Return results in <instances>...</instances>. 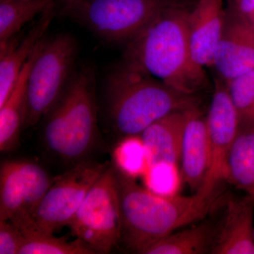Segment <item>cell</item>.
I'll return each mask as SVG.
<instances>
[{"mask_svg":"<svg viewBox=\"0 0 254 254\" xmlns=\"http://www.w3.org/2000/svg\"><path fill=\"white\" fill-rule=\"evenodd\" d=\"M210 162L203 185L197 191L215 193L218 185L226 181L227 165L230 150L240 129V120L229 93L227 82L217 76L208 115Z\"/></svg>","mask_w":254,"mask_h":254,"instance_id":"9c48e42d","label":"cell"},{"mask_svg":"<svg viewBox=\"0 0 254 254\" xmlns=\"http://www.w3.org/2000/svg\"><path fill=\"white\" fill-rule=\"evenodd\" d=\"M219 222L207 220L190 228L173 232L148 246L140 254H211L218 234Z\"/></svg>","mask_w":254,"mask_h":254,"instance_id":"e0dca14e","label":"cell"},{"mask_svg":"<svg viewBox=\"0 0 254 254\" xmlns=\"http://www.w3.org/2000/svg\"><path fill=\"white\" fill-rule=\"evenodd\" d=\"M55 14L54 3L38 16L36 23L20 41L12 39L0 46V107L11 94L21 70L39 42L46 37Z\"/></svg>","mask_w":254,"mask_h":254,"instance_id":"4fadbf2b","label":"cell"},{"mask_svg":"<svg viewBox=\"0 0 254 254\" xmlns=\"http://www.w3.org/2000/svg\"><path fill=\"white\" fill-rule=\"evenodd\" d=\"M77 53L68 33L45 38L28 76L23 128L36 125L60 99L75 72Z\"/></svg>","mask_w":254,"mask_h":254,"instance_id":"8992f818","label":"cell"},{"mask_svg":"<svg viewBox=\"0 0 254 254\" xmlns=\"http://www.w3.org/2000/svg\"><path fill=\"white\" fill-rule=\"evenodd\" d=\"M45 38L37 45L21 70L9 98L0 107V150L3 153L15 149L19 143L20 134L23 128L28 76Z\"/></svg>","mask_w":254,"mask_h":254,"instance_id":"2e32d148","label":"cell"},{"mask_svg":"<svg viewBox=\"0 0 254 254\" xmlns=\"http://www.w3.org/2000/svg\"><path fill=\"white\" fill-rule=\"evenodd\" d=\"M20 173L24 188V206L26 213L34 217L41 203L53 183L46 170L38 164L18 160Z\"/></svg>","mask_w":254,"mask_h":254,"instance_id":"603a6c76","label":"cell"},{"mask_svg":"<svg viewBox=\"0 0 254 254\" xmlns=\"http://www.w3.org/2000/svg\"><path fill=\"white\" fill-rule=\"evenodd\" d=\"M210 145L208 127L199 107L189 110L182 142V180L195 192L199 190L208 173Z\"/></svg>","mask_w":254,"mask_h":254,"instance_id":"5bb4252c","label":"cell"},{"mask_svg":"<svg viewBox=\"0 0 254 254\" xmlns=\"http://www.w3.org/2000/svg\"><path fill=\"white\" fill-rule=\"evenodd\" d=\"M213 254H254V195L227 200Z\"/></svg>","mask_w":254,"mask_h":254,"instance_id":"7c38bea8","label":"cell"},{"mask_svg":"<svg viewBox=\"0 0 254 254\" xmlns=\"http://www.w3.org/2000/svg\"><path fill=\"white\" fill-rule=\"evenodd\" d=\"M226 181L254 195V130L239 131L227 160Z\"/></svg>","mask_w":254,"mask_h":254,"instance_id":"ac0fdd59","label":"cell"},{"mask_svg":"<svg viewBox=\"0 0 254 254\" xmlns=\"http://www.w3.org/2000/svg\"><path fill=\"white\" fill-rule=\"evenodd\" d=\"M115 167L125 176L143 177L149 163L141 135L124 136L113 151Z\"/></svg>","mask_w":254,"mask_h":254,"instance_id":"7402d4cb","label":"cell"},{"mask_svg":"<svg viewBox=\"0 0 254 254\" xmlns=\"http://www.w3.org/2000/svg\"><path fill=\"white\" fill-rule=\"evenodd\" d=\"M108 167L106 164L83 160L56 177L35 212L38 228L53 235L69 225L88 191Z\"/></svg>","mask_w":254,"mask_h":254,"instance_id":"ba28073f","label":"cell"},{"mask_svg":"<svg viewBox=\"0 0 254 254\" xmlns=\"http://www.w3.org/2000/svg\"><path fill=\"white\" fill-rule=\"evenodd\" d=\"M179 0H79L60 9L103 41L127 45L162 11Z\"/></svg>","mask_w":254,"mask_h":254,"instance_id":"5b68a950","label":"cell"},{"mask_svg":"<svg viewBox=\"0 0 254 254\" xmlns=\"http://www.w3.org/2000/svg\"><path fill=\"white\" fill-rule=\"evenodd\" d=\"M225 18L223 0H197L190 8L187 18V35L192 59L200 67L213 66Z\"/></svg>","mask_w":254,"mask_h":254,"instance_id":"8fae6325","label":"cell"},{"mask_svg":"<svg viewBox=\"0 0 254 254\" xmlns=\"http://www.w3.org/2000/svg\"><path fill=\"white\" fill-rule=\"evenodd\" d=\"M107 98L112 127L123 137L141 135L169 114L199 107L195 95L177 91L125 60L108 76Z\"/></svg>","mask_w":254,"mask_h":254,"instance_id":"3957f363","label":"cell"},{"mask_svg":"<svg viewBox=\"0 0 254 254\" xmlns=\"http://www.w3.org/2000/svg\"><path fill=\"white\" fill-rule=\"evenodd\" d=\"M227 83L240 128L254 130V69Z\"/></svg>","mask_w":254,"mask_h":254,"instance_id":"cb8c5ba5","label":"cell"},{"mask_svg":"<svg viewBox=\"0 0 254 254\" xmlns=\"http://www.w3.org/2000/svg\"><path fill=\"white\" fill-rule=\"evenodd\" d=\"M53 4V0L0 1V46L14 38L25 25L41 16Z\"/></svg>","mask_w":254,"mask_h":254,"instance_id":"d6986e66","label":"cell"},{"mask_svg":"<svg viewBox=\"0 0 254 254\" xmlns=\"http://www.w3.org/2000/svg\"><path fill=\"white\" fill-rule=\"evenodd\" d=\"M78 1H79V0H59L60 7H61V9H63L65 6L73 4V3Z\"/></svg>","mask_w":254,"mask_h":254,"instance_id":"83f0119b","label":"cell"},{"mask_svg":"<svg viewBox=\"0 0 254 254\" xmlns=\"http://www.w3.org/2000/svg\"><path fill=\"white\" fill-rule=\"evenodd\" d=\"M117 175L121 242L139 254L177 229L205 218L218 196L217 192L205 194L199 191L190 196L158 195L118 170Z\"/></svg>","mask_w":254,"mask_h":254,"instance_id":"7a4b0ae2","label":"cell"},{"mask_svg":"<svg viewBox=\"0 0 254 254\" xmlns=\"http://www.w3.org/2000/svg\"><path fill=\"white\" fill-rule=\"evenodd\" d=\"M142 178L147 190L165 196L179 194L183 182L179 165L166 163L150 165Z\"/></svg>","mask_w":254,"mask_h":254,"instance_id":"d4e9b609","label":"cell"},{"mask_svg":"<svg viewBox=\"0 0 254 254\" xmlns=\"http://www.w3.org/2000/svg\"><path fill=\"white\" fill-rule=\"evenodd\" d=\"M31 215L24 206V188L18 160H8L0 170V220ZM32 216V215H31Z\"/></svg>","mask_w":254,"mask_h":254,"instance_id":"ffe728a7","label":"cell"},{"mask_svg":"<svg viewBox=\"0 0 254 254\" xmlns=\"http://www.w3.org/2000/svg\"><path fill=\"white\" fill-rule=\"evenodd\" d=\"M43 138L47 150L66 162L86 160L99 139L94 69L75 71L58 101L44 117Z\"/></svg>","mask_w":254,"mask_h":254,"instance_id":"277c9868","label":"cell"},{"mask_svg":"<svg viewBox=\"0 0 254 254\" xmlns=\"http://www.w3.org/2000/svg\"><path fill=\"white\" fill-rule=\"evenodd\" d=\"M220 41L214 55L217 76L228 82L254 69V30L227 9Z\"/></svg>","mask_w":254,"mask_h":254,"instance_id":"30bf717a","label":"cell"},{"mask_svg":"<svg viewBox=\"0 0 254 254\" xmlns=\"http://www.w3.org/2000/svg\"><path fill=\"white\" fill-rule=\"evenodd\" d=\"M24 243L18 254H93L94 250L81 239L68 242L44 233L33 225L23 230Z\"/></svg>","mask_w":254,"mask_h":254,"instance_id":"44dd1931","label":"cell"},{"mask_svg":"<svg viewBox=\"0 0 254 254\" xmlns=\"http://www.w3.org/2000/svg\"><path fill=\"white\" fill-rule=\"evenodd\" d=\"M191 6L179 0L164 8L125 45L124 60L177 91L195 95L208 81L190 54L187 18Z\"/></svg>","mask_w":254,"mask_h":254,"instance_id":"6da1fadb","label":"cell"},{"mask_svg":"<svg viewBox=\"0 0 254 254\" xmlns=\"http://www.w3.org/2000/svg\"><path fill=\"white\" fill-rule=\"evenodd\" d=\"M97 253L108 254L121 242V214L115 167L102 174L68 225Z\"/></svg>","mask_w":254,"mask_h":254,"instance_id":"52a82bcc","label":"cell"},{"mask_svg":"<svg viewBox=\"0 0 254 254\" xmlns=\"http://www.w3.org/2000/svg\"><path fill=\"white\" fill-rule=\"evenodd\" d=\"M4 1V0H0V1Z\"/></svg>","mask_w":254,"mask_h":254,"instance_id":"f1b7e54d","label":"cell"},{"mask_svg":"<svg viewBox=\"0 0 254 254\" xmlns=\"http://www.w3.org/2000/svg\"><path fill=\"white\" fill-rule=\"evenodd\" d=\"M227 8L254 30V0H229Z\"/></svg>","mask_w":254,"mask_h":254,"instance_id":"4316f807","label":"cell"},{"mask_svg":"<svg viewBox=\"0 0 254 254\" xmlns=\"http://www.w3.org/2000/svg\"><path fill=\"white\" fill-rule=\"evenodd\" d=\"M190 110L169 114L142 132L141 136L149 166L159 163L177 165L180 163L184 133Z\"/></svg>","mask_w":254,"mask_h":254,"instance_id":"9a60e30c","label":"cell"},{"mask_svg":"<svg viewBox=\"0 0 254 254\" xmlns=\"http://www.w3.org/2000/svg\"><path fill=\"white\" fill-rule=\"evenodd\" d=\"M25 237L10 220H0V254H18Z\"/></svg>","mask_w":254,"mask_h":254,"instance_id":"484cf974","label":"cell"}]
</instances>
